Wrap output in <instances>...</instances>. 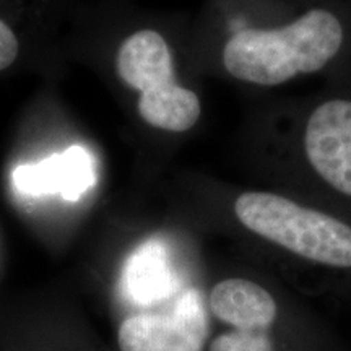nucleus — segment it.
I'll use <instances>...</instances> for the list:
<instances>
[{
  "label": "nucleus",
  "mask_w": 351,
  "mask_h": 351,
  "mask_svg": "<svg viewBox=\"0 0 351 351\" xmlns=\"http://www.w3.org/2000/svg\"><path fill=\"white\" fill-rule=\"evenodd\" d=\"M19 56V39L3 19H0V70L13 64Z\"/></svg>",
  "instance_id": "9b49d317"
},
{
  "label": "nucleus",
  "mask_w": 351,
  "mask_h": 351,
  "mask_svg": "<svg viewBox=\"0 0 351 351\" xmlns=\"http://www.w3.org/2000/svg\"><path fill=\"white\" fill-rule=\"evenodd\" d=\"M306 153L333 189L351 195V101L332 99L311 114Z\"/></svg>",
  "instance_id": "20e7f679"
},
{
  "label": "nucleus",
  "mask_w": 351,
  "mask_h": 351,
  "mask_svg": "<svg viewBox=\"0 0 351 351\" xmlns=\"http://www.w3.org/2000/svg\"><path fill=\"white\" fill-rule=\"evenodd\" d=\"M210 351H274V346L262 330H234L215 339Z\"/></svg>",
  "instance_id": "9d476101"
},
{
  "label": "nucleus",
  "mask_w": 351,
  "mask_h": 351,
  "mask_svg": "<svg viewBox=\"0 0 351 351\" xmlns=\"http://www.w3.org/2000/svg\"><path fill=\"white\" fill-rule=\"evenodd\" d=\"M174 287L173 271L163 244L152 241L132 254L125 269V288L140 304H152Z\"/></svg>",
  "instance_id": "1a4fd4ad"
},
{
  "label": "nucleus",
  "mask_w": 351,
  "mask_h": 351,
  "mask_svg": "<svg viewBox=\"0 0 351 351\" xmlns=\"http://www.w3.org/2000/svg\"><path fill=\"white\" fill-rule=\"evenodd\" d=\"M341 41L339 19L314 8L282 28L234 33L223 51V62L234 78L274 86L298 73L317 72L340 51Z\"/></svg>",
  "instance_id": "f257e3e1"
},
{
  "label": "nucleus",
  "mask_w": 351,
  "mask_h": 351,
  "mask_svg": "<svg viewBox=\"0 0 351 351\" xmlns=\"http://www.w3.org/2000/svg\"><path fill=\"white\" fill-rule=\"evenodd\" d=\"M95 179L93 158L82 147H70L59 155L13 171V184L23 194H60L72 202L80 199Z\"/></svg>",
  "instance_id": "39448f33"
},
{
  "label": "nucleus",
  "mask_w": 351,
  "mask_h": 351,
  "mask_svg": "<svg viewBox=\"0 0 351 351\" xmlns=\"http://www.w3.org/2000/svg\"><path fill=\"white\" fill-rule=\"evenodd\" d=\"M138 111L145 122L158 129L184 132L200 117V101L194 91L176 82L140 93Z\"/></svg>",
  "instance_id": "6e6552de"
},
{
  "label": "nucleus",
  "mask_w": 351,
  "mask_h": 351,
  "mask_svg": "<svg viewBox=\"0 0 351 351\" xmlns=\"http://www.w3.org/2000/svg\"><path fill=\"white\" fill-rule=\"evenodd\" d=\"M239 221L298 256L330 267H351V228L330 215L270 192H245L234 204Z\"/></svg>",
  "instance_id": "f03ea898"
},
{
  "label": "nucleus",
  "mask_w": 351,
  "mask_h": 351,
  "mask_svg": "<svg viewBox=\"0 0 351 351\" xmlns=\"http://www.w3.org/2000/svg\"><path fill=\"white\" fill-rule=\"evenodd\" d=\"M117 72L140 93L174 80L173 57L168 43L153 29L130 34L117 54Z\"/></svg>",
  "instance_id": "423d86ee"
},
{
  "label": "nucleus",
  "mask_w": 351,
  "mask_h": 351,
  "mask_svg": "<svg viewBox=\"0 0 351 351\" xmlns=\"http://www.w3.org/2000/svg\"><path fill=\"white\" fill-rule=\"evenodd\" d=\"M208 322L202 296L187 289L169 314H137L119 328L121 351H202Z\"/></svg>",
  "instance_id": "7ed1b4c3"
},
{
  "label": "nucleus",
  "mask_w": 351,
  "mask_h": 351,
  "mask_svg": "<svg viewBox=\"0 0 351 351\" xmlns=\"http://www.w3.org/2000/svg\"><path fill=\"white\" fill-rule=\"evenodd\" d=\"M210 309L236 330H263L276 317L274 296L261 285L241 278L219 282L210 293Z\"/></svg>",
  "instance_id": "0eeeda50"
}]
</instances>
